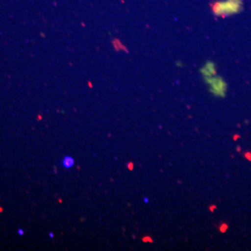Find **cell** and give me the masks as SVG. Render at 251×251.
<instances>
[{
	"mask_svg": "<svg viewBox=\"0 0 251 251\" xmlns=\"http://www.w3.org/2000/svg\"><path fill=\"white\" fill-rule=\"evenodd\" d=\"M242 8L241 0H225L217 2L213 10L217 15H229L238 12Z\"/></svg>",
	"mask_w": 251,
	"mask_h": 251,
	"instance_id": "obj_1",
	"label": "cell"
},
{
	"mask_svg": "<svg viewBox=\"0 0 251 251\" xmlns=\"http://www.w3.org/2000/svg\"><path fill=\"white\" fill-rule=\"evenodd\" d=\"M74 163H75V161H74L72 157H65L63 162V166L65 168H72L74 166Z\"/></svg>",
	"mask_w": 251,
	"mask_h": 251,
	"instance_id": "obj_2",
	"label": "cell"
},
{
	"mask_svg": "<svg viewBox=\"0 0 251 251\" xmlns=\"http://www.w3.org/2000/svg\"><path fill=\"white\" fill-rule=\"evenodd\" d=\"M148 201H149L148 198H144V202H145V203H148Z\"/></svg>",
	"mask_w": 251,
	"mask_h": 251,
	"instance_id": "obj_3",
	"label": "cell"
}]
</instances>
